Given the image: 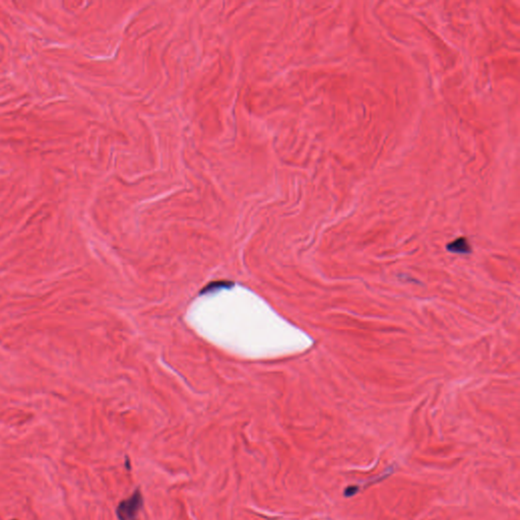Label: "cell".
Listing matches in <instances>:
<instances>
[{"label": "cell", "mask_w": 520, "mask_h": 520, "mask_svg": "<svg viewBox=\"0 0 520 520\" xmlns=\"http://www.w3.org/2000/svg\"><path fill=\"white\" fill-rule=\"evenodd\" d=\"M447 249L453 253L465 254L471 252V246L465 238H458L447 245Z\"/></svg>", "instance_id": "cell-2"}, {"label": "cell", "mask_w": 520, "mask_h": 520, "mask_svg": "<svg viewBox=\"0 0 520 520\" xmlns=\"http://www.w3.org/2000/svg\"><path fill=\"white\" fill-rule=\"evenodd\" d=\"M143 506V498L139 490H136L130 498L123 500L117 507L119 520H137V514Z\"/></svg>", "instance_id": "cell-1"}]
</instances>
